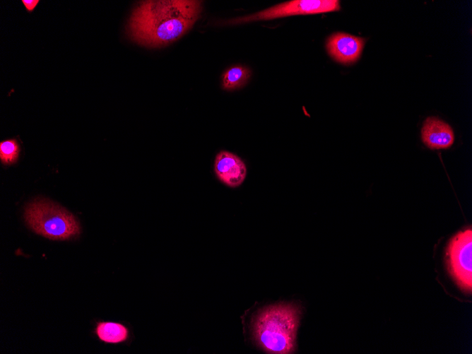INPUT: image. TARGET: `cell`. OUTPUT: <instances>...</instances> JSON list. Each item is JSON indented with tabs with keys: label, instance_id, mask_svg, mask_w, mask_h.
I'll return each instance as SVG.
<instances>
[{
	"label": "cell",
	"instance_id": "7a4b0ae2",
	"mask_svg": "<svg viewBox=\"0 0 472 354\" xmlns=\"http://www.w3.org/2000/svg\"><path fill=\"white\" fill-rule=\"evenodd\" d=\"M301 310L293 303H280L260 309L252 320V336L268 353H292Z\"/></svg>",
	"mask_w": 472,
	"mask_h": 354
},
{
	"label": "cell",
	"instance_id": "30bf717a",
	"mask_svg": "<svg viewBox=\"0 0 472 354\" xmlns=\"http://www.w3.org/2000/svg\"><path fill=\"white\" fill-rule=\"evenodd\" d=\"M251 75L249 69L243 66L228 69L223 75L222 85L225 90H234L243 86Z\"/></svg>",
	"mask_w": 472,
	"mask_h": 354
},
{
	"label": "cell",
	"instance_id": "3957f363",
	"mask_svg": "<svg viewBox=\"0 0 472 354\" xmlns=\"http://www.w3.org/2000/svg\"><path fill=\"white\" fill-rule=\"evenodd\" d=\"M24 218L33 232L52 240H69L81 233L80 224L73 214L46 199L28 204Z\"/></svg>",
	"mask_w": 472,
	"mask_h": 354
},
{
	"label": "cell",
	"instance_id": "5b68a950",
	"mask_svg": "<svg viewBox=\"0 0 472 354\" xmlns=\"http://www.w3.org/2000/svg\"><path fill=\"white\" fill-rule=\"evenodd\" d=\"M340 8V1L337 0H294L277 4L252 15L232 19L226 23L238 24L290 16L322 13L338 11Z\"/></svg>",
	"mask_w": 472,
	"mask_h": 354
},
{
	"label": "cell",
	"instance_id": "9c48e42d",
	"mask_svg": "<svg viewBox=\"0 0 472 354\" xmlns=\"http://www.w3.org/2000/svg\"><path fill=\"white\" fill-rule=\"evenodd\" d=\"M95 333L100 341L107 343H123L129 336L126 326L120 323L111 321L98 323Z\"/></svg>",
	"mask_w": 472,
	"mask_h": 354
},
{
	"label": "cell",
	"instance_id": "ba28073f",
	"mask_svg": "<svg viewBox=\"0 0 472 354\" xmlns=\"http://www.w3.org/2000/svg\"><path fill=\"white\" fill-rule=\"evenodd\" d=\"M421 134L423 143L430 149L447 148L454 141V134L452 127L436 117L426 119Z\"/></svg>",
	"mask_w": 472,
	"mask_h": 354
},
{
	"label": "cell",
	"instance_id": "8992f818",
	"mask_svg": "<svg viewBox=\"0 0 472 354\" xmlns=\"http://www.w3.org/2000/svg\"><path fill=\"white\" fill-rule=\"evenodd\" d=\"M214 172L218 179L226 186H240L247 176V167L237 155L226 151H220L214 161Z\"/></svg>",
	"mask_w": 472,
	"mask_h": 354
},
{
	"label": "cell",
	"instance_id": "8fae6325",
	"mask_svg": "<svg viewBox=\"0 0 472 354\" xmlns=\"http://www.w3.org/2000/svg\"><path fill=\"white\" fill-rule=\"evenodd\" d=\"M20 147L16 139H8L0 143V159L4 165L15 163L18 158Z\"/></svg>",
	"mask_w": 472,
	"mask_h": 354
},
{
	"label": "cell",
	"instance_id": "6da1fadb",
	"mask_svg": "<svg viewBox=\"0 0 472 354\" xmlns=\"http://www.w3.org/2000/svg\"><path fill=\"white\" fill-rule=\"evenodd\" d=\"M202 1H143L134 8L126 33L134 42L148 47L166 46L183 36L200 17Z\"/></svg>",
	"mask_w": 472,
	"mask_h": 354
},
{
	"label": "cell",
	"instance_id": "52a82bcc",
	"mask_svg": "<svg viewBox=\"0 0 472 354\" xmlns=\"http://www.w3.org/2000/svg\"><path fill=\"white\" fill-rule=\"evenodd\" d=\"M365 40L355 35L337 33L329 37L326 48L336 61L350 64L356 61L362 52Z\"/></svg>",
	"mask_w": 472,
	"mask_h": 354
},
{
	"label": "cell",
	"instance_id": "7c38bea8",
	"mask_svg": "<svg viewBox=\"0 0 472 354\" xmlns=\"http://www.w3.org/2000/svg\"><path fill=\"white\" fill-rule=\"evenodd\" d=\"M22 2L28 11H32L38 4L39 0H22Z\"/></svg>",
	"mask_w": 472,
	"mask_h": 354
},
{
	"label": "cell",
	"instance_id": "277c9868",
	"mask_svg": "<svg viewBox=\"0 0 472 354\" xmlns=\"http://www.w3.org/2000/svg\"><path fill=\"white\" fill-rule=\"evenodd\" d=\"M447 261L451 276L464 291L472 290V230L459 232L449 241Z\"/></svg>",
	"mask_w": 472,
	"mask_h": 354
}]
</instances>
